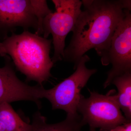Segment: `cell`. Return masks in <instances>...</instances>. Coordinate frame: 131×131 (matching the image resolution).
Here are the masks:
<instances>
[{"label":"cell","mask_w":131,"mask_h":131,"mask_svg":"<svg viewBox=\"0 0 131 131\" xmlns=\"http://www.w3.org/2000/svg\"><path fill=\"white\" fill-rule=\"evenodd\" d=\"M0 131H6L4 125L0 120Z\"/></svg>","instance_id":"13"},{"label":"cell","mask_w":131,"mask_h":131,"mask_svg":"<svg viewBox=\"0 0 131 131\" xmlns=\"http://www.w3.org/2000/svg\"><path fill=\"white\" fill-rule=\"evenodd\" d=\"M100 131H131V122L119 125L108 130Z\"/></svg>","instance_id":"12"},{"label":"cell","mask_w":131,"mask_h":131,"mask_svg":"<svg viewBox=\"0 0 131 131\" xmlns=\"http://www.w3.org/2000/svg\"><path fill=\"white\" fill-rule=\"evenodd\" d=\"M5 58V65L0 68V104L18 101H31L41 107L43 87L39 84L31 86L18 77L8 56Z\"/></svg>","instance_id":"8"},{"label":"cell","mask_w":131,"mask_h":131,"mask_svg":"<svg viewBox=\"0 0 131 131\" xmlns=\"http://www.w3.org/2000/svg\"><path fill=\"white\" fill-rule=\"evenodd\" d=\"M52 39L24 30L20 34L12 33L0 42V56H8L18 70L29 81L42 83L51 77L54 66L50 56Z\"/></svg>","instance_id":"2"},{"label":"cell","mask_w":131,"mask_h":131,"mask_svg":"<svg viewBox=\"0 0 131 131\" xmlns=\"http://www.w3.org/2000/svg\"><path fill=\"white\" fill-rule=\"evenodd\" d=\"M32 131H81L85 124L81 116L76 118L66 117L63 121L54 124H48L46 118L39 112L33 116Z\"/></svg>","instance_id":"9"},{"label":"cell","mask_w":131,"mask_h":131,"mask_svg":"<svg viewBox=\"0 0 131 131\" xmlns=\"http://www.w3.org/2000/svg\"><path fill=\"white\" fill-rule=\"evenodd\" d=\"M82 9L73 29L70 42L64 51L63 60L74 64L75 69L80 59L94 49L102 65L107 66L110 43L117 27L130 11L129 0H83Z\"/></svg>","instance_id":"1"},{"label":"cell","mask_w":131,"mask_h":131,"mask_svg":"<svg viewBox=\"0 0 131 131\" xmlns=\"http://www.w3.org/2000/svg\"><path fill=\"white\" fill-rule=\"evenodd\" d=\"M52 12L44 0H0V42L16 28H42L46 16Z\"/></svg>","instance_id":"3"},{"label":"cell","mask_w":131,"mask_h":131,"mask_svg":"<svg viewBox=\"0 0 131 131\" xmlns=\"http://www.w3.org/2000/svg\"><path fill=\"white\" fill-rule=\"evenodd\" d=\"M112 84L118 90V93L115 95L121 111L126 119L131 121V72L115 78Z\"/></svg>","instance_id":"10"},{"label":"cell","mask_w":131,"mask_h":131,"mask_svg":"<svg viewBox=\"0 0 131 131\" xmlns=\"http://www.w3.org/2000/svg\"><path fill=\"white\" fill-rule=\"evenodd\" d=\"M0 120L6 131H32V124L23 120L9 103L0 104Z\"/></svg>","instance_id":"11"},{"label":"cell","mask_w":131,"mask_h":131,"mask_svg":"<svg viewBox=\"0 0 131 131\" xmlns=\"http://www.w3.org/2000/svg\"><path fill=\"white\" fill-rule=\"evenodd\" d=\"M87 98L83 95L77 107L78 113L90 131L108 130L131 122L122 113L115 95H103L96 91H90Z\"/></svg>","instance_id":"5"},{"label":"cell","mask_w":131,"mask_h":131,"mask_svg":"<svg viewBox=\"0 0 131 131\" xmlns=\"http://www.w3.org/2000/svg\"><path fill=\"white\" fill-rule=\"evenodd\" d=\"M90 61L89 56L84 54L73 74L52 88L44 89L43 98L50 102L52 110H63L67 113V117L70 118L80 117L77 107L83 96L81 91L91 76L97 71L96 69L87 68L86 63Z\"/></svg>","instance_id":"4"},{"label":"cell","mask_w":131,"mask_h":131,"mask_svg":"<svg viewBox=\"0 0 131 131\" xmlns=\"http://www.w3.org/2000/svg\"><path fill=\"white\" fill-rule=\"evenodd\" d=\"M108 63L112 64V68L108 72L104 88L111 85L115 78L131 72V14L128 9H125V16L112 38Z\"/></svg>","instance_id":"7"},{"label":"cell","mask_w":131,"mask_h":131,"mask_svg":"<svg viewBox=\"0 0 131 131\" xmlns=\"http://www.w3.org/2000/svg\"><path fill=\"white\" fill-rule=\"evenodd\" d=\"M56 11L46 16L42 24L43 37H52L54 52L51 58L54 63L63 60L65 40L72 31L81 12L82 1L52 0Z\"/></svg>","instance_id":"6"}]
</instances>
